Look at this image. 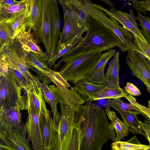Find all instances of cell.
Returning a JSON list of instances; mask_svg holds the SVG:
<instances>
[{
    "mask_svg": "<svg viewBox=\"0 0 150 150\" xmlns=\"http://www.w3.org/2000/svg\"><path fill=\"white\" fill-rule=\"evenodd\" d=\"M110 139L116 141V136L104 110L90 101L80 105L78 111L75 112L70 149L100 150Z\"/></svg>",
    "mask_w": 150,
    "mask_h": 150,
    "instance_id": "cell-1",
    "label": "cell"
},
{
    "mask_svg": "<svg viewBox=\"0 0 150 150\" xmlns=\"http://www.w3.org/2000/svg\"><path fill=\"white\" fill-rule=\"evenodd\" d=\"M87 15L86 35L55 63L54 66L55 69H59L67 58L84 51L98 49L103 52L120 46L121 41L111 29L97 19Z\"/></svg>",
    "mask_w": 150,
    "mask_h": 150,
    "instance_id": "cell-2",
    "label": "cell"
},
{
    "mask_svg": "<svg viewBox=\"0 0 150 150\" xmlns=\"http://www.w3.org/2000/svg\"><path fill=\"white\" fill-rule=\"evenodd\" d=\"M102 52L99 49H93L70 57L63 62L59 72L66 81L74 84L84 78L96 64Z\"/></svg>",
    "mask_w": 150,
    "mask_h": 150,
    "instance_id": "cell-3",
    "label": "cell"
},
{
    "mask_svg": "<svg viewBox=\"0 0 150 150\" xmlns=\"http://www.w3.org/2000/svg\"><path fill=\"white\" fill-rule=\"evenodd\" d=\"M81 9L87 15L98 20L111 29L119 38L121 44L119 47L124 52L129 50L139 52L133 42L134 35L120 25L117 21L111 16L109 18L101 10L95 6L91 0H79Z\"/></svg>",
    "mask_w": 150,
    "mask_h": 150,
    "instance_id": "cell-4",
    "label": "cell"
},
{
    "mask_svg": "<svg viewBox=\"0 0 150 150\" xmlns=\"http://www.w3.org/2000/svg\"><path fill=\"white\" fill-rule=\"evenodd\" d=\"M2 73L0 79V107L25 110L26 97L22 94V88L7 71Z\"/></svg>",
    "mask_w": 150,
    "mask_h": 150,
    "instance_id": "cell-5",
    "label": "cell"
},
{
    "mask_svg": "<svg viewBox=\"0 0 150 150\" xmlns=\"http://www.w3.org/2000/svg\"><path fill=\"white\" fill-rule=\"evenodd\" d=\"M0 62L5 65V69L8 68L20 72L30 83L34 75L29 72L25 63V54L21 44L16 38L10 45L4 47L0 55Z\"/></svg>",
    "mask_w": 150,
    "mask_h": 150,
    "instance_id": "cell-6",
    "label": "cell"
},
{
    "mask_svg": "<svg viewBox=\"0 0 150 150\" xmlns=\"http://www.w3.org/2000/svg\"><path fill=\"white\" fill-rule=\"evenodd\" d=\"M62 8L64 12V23L56 54L76 38L82 37L87 30L75 14L67 7Z\"/></svg>",
    "mask_w": 150,
    "mask_h": 150,
    "instance_id": "cell-7",
    "label": "cell"
},
{
    "mask_svg": "<svg viewBox=\"0 0 150 150\" xmlns=\"http://www.w3.org/2000/svg\"><path fill=\"white\" fill-rule=\"evenodd\" d=\"M59 104L61 115L55 150H69L74 125L75 111L65 100Z\"/></svg>",
    "mask_w": 150,
    "mask_h": 150,
    "instance_id": "cell-8",
    "label": "cell"
},
{
    "mask_svg": "<svg viewBox=\"0 0 150 150\" xmlns=\"http://www.w3.org/2000/svg\"><path fill=\"white\" fill-rule=\"evenodd\" d=\"M126 62L132 74L140 80L150 92V61L137 51H127Z\"/></svg>",
    "mask_w": 150,
    "mask_h": 150,
    "instance_id": "cell-9",
    "label": "cell"
},
{
    "mask_svg": "<svg viewBox=\"0 0 150 150\" xmlns=\"http://www.w3.org/2000/svg\"><path fill=\"white\" fill-rule=\"evenodd\" d=\"M40 113L39 118L42 130L44 150H55L57 135L53 120L47 108L43 95L40 99Z\"/></svg>",
    "mask_w": 150,
    "mask_h": 150,
    "instance_id": "cell-10",
    "label": "cell"
},
{
    "mask_svg": "<svg viewBox=\"0 0 150 150\" xmlns=\"http://www.w3.org/2000/svg\"><path fill=\"white\" fill-rule=\"evenodd\" d=\"M94 4L107 15L112 17L120 22L125 28L132 32L147 45H150L139 28L136 21V17L132 10L127 13L116 9L115 8H110V9H107L100 5L94 3Z\"/></svg>",
    "mask_w": 150,
    "mask_h": 150,
    "instance_id": "cell-11",
    "label": "cell"
},
{
    "mask_svg": "<svg viewBox=\"0 0 150 150\" xmlns=\"http://www.w3.org/2000/svg\"><path fill=\"white\" fill-rule=\"evenodd\" d=\"M28 113L25 127L28 138L35 150H44L43 136L39 116L33 107L26 104Z\"/></svg>",
    "mask_w": 150,
    "mask_h": 150,
    "instance_id": "cell-12",
    "label": "cell"
},
{
    "mask_svg": "<svg viewBox=\"0 0 150 150\" xmlns=\"http://www.w3.org/2000/svg\"><path fill=\"white\" fill-rule=\"evenodd\" d=\"M52 81L50 79H45L41 83L40 87L45 102L50 104L52 114L53 121L57 136L60 121L61 115L57 106L64 100L59 93L54 85H49Z\"/></svg>",
    "mask_w": 150,
    "mask_h": 150,
    "instance_id": "cell-13",
    "label": "cell"
},
{
    "mask_svg": "<svg viewBox=\"0 0 150 150\" xmlns=\"http://www.w3.org/2000/svg\"><path fill=\"white\" fill-rule=\"evenodd\" d=\"M116 52V50L112 48L102 53L96 64L87 74L84 78L91 83L104 85V72L105 66Z\"/></svg>",
    "mask_w": 150,
    "mask_h": 150,
    "instance_id": "cell-14",
    "label": "cell"
},
{
    "mask_svg": "<svg viewBox=\"0 0 150 150\" xmlns=\"http://www.w3.org/2000/svg\"><path fill=\"white\" fill-rule=\"evenodd\" d=\"M50 0H42V22L38 29L34 32L36 40L41 42L45 47H50L52 45L50 28Z\"/></svg>",
    "mask_w": 150,
    "mask_h": 150,
    "instance_id": "cell-15",
    "label": "cell"
},
{
    "mask_svg": "<svg viewBox=\"0 0 150 150\" xmlns=\"http://www.w3.org/2000/svg\"><path fill=\"white\" fill-rule=\"evenodd\" d=\"M25 125L22 122L20 110L0 107V131L4 134L13 128H20Z\"/></svg>",
    "mask_w": 150,
    "mask_h": 150,
    "instance_id": "cell-16",
    "label": "cell"
},
{
    "mask_svg": "<svg viewBox=\"0 0 150 150\" xmlns=\"http://www.w3.org/2000/svg\"><path fill=\"white\" fill-rule=\"evenodd\" d=\"M47 76L56 85L59 93L75 112L78 111L80 105L85 103V101L72 87H71V89H68L63 83L55 79L51 72Z\"/></svg>",
    "mask_w": 150,
    "mask_h": 150,
    "instance_id": "cell-17",
    "label": "cell"
},
{
    "mask_svg": "<svg viewBox=\"0 0 150 150\" xmlns=\"http://www.w3.org/2000/svg\"><path fill=\"white\" fill-rule=\"evenodd\" d=\"M49 10L52 51L54 52L57 49L61 32L60 14L57 0H50Z\"/></svg>",
    "mask_w": 150,
    "mask_h": 150,
    "instance_id": "cell-18",
    "label": "cell"
},
{
    "mask_svg": "<svg viewBox=\"0 0 150 150\" xmlns=\"http://www.w3.org/2000/svg\"><path fill=\"white\" fill-rule=\"evenodd\" d=\"M25 51L31 52L42 60L46 62L49 58L37 43L34 38L33 33L30 30H25L16 37Z\"/></svg>",
    "mask_w": 150,
    "mask_h": 150,
    "instance_id": "cell-19",
    "label": "cell"
},
{
    "mask_svg": "<svg viewBox=\"0 0 150 150\" xmlns=\"http://www.w3.org/2000/svg\"><path fill=\"white\" fill-rule=\"evenodd\" d=\"M25 63L28 70L35 72L41 81L50 79L47 76L50 73L51 69L49 68L46 62L40 59L31 52L25 51Z\"/></svg>",
    "mask_w": 150,
    "mask_h": 150,
    "instance_id": "cell-20",
    "label": "cell"
},
{
    "mask_svg": "<svg viewBox=\"0 0 150 150\" xmlns=\"http://www.w3.org/2000/svg\"><path fill=\"white\" fill-rule=\"evenodd\" d=\"M27 133L25 125L22 128L10 129L4 134L15 150H30V145L26 137Z\"/></svg>",
    "mask_w": 150,
    "mask_h": 150,
    "instance_id": "cell-21",
    "label": "cell"
},
{
    "mask_svg": "<svg viewBox=\"0 0 150 150\" xmlns=\"http://www.w3.org/2000/svg\"><path fill=\"white\" fill-rule=\"evenodd\" d=\"M29 3L30 15L27 20L26 30L37 31L42 22V0H27Z\"/></svg>",
    "mask_w": 150,
    "mask_h": 150,
    "instance_id": "cell-22",
    "label": "cell"
},
{
    "mask_svg": "<svg viewBox=\"0 0 150 150\" xmlns=\"http://www.w3.org/2000/svg\"><path fill=\"white\" fill-rule=\"evenodd\" d=\"M120 52H116L113 59L109 63L108 68L104 74L105 85L109 88H120L119 72Z\"/></svg>",
    "mask_w": 150,
    "mask_h": 150,
    "instance_id": "cell-23",
    "label": "cell"
},
{
    "mask_svg": "<svg viewBox=\"0 0 150 150\" xmlns=\"http://www.w3.org/2000/svg\"><path fill=\"white\" fill-rule=\"evenodd\" d=\"M29 3L24 0L17 4L6 6L0 1V22L13 19L20 14L29 11Z\"/></svg>",
    "mask_w": 150,
    "mask_h": 150,
    "instance_id": "cell-24",
    "label": "cell"
},
{
    "mask_svg": "<svg viewBox=\"0 0 150 150\" xmlns=\"http://www.w3.org/2000/svg\"><path fill=\"white\" fill-rule=\"evenodd\" d=\"M29 15V11H28L13 19L0 22L15 39L21 32L26 30L28 18Z\"/></svg>",
    "mask_w": 150,
    "mask_h": 150,
    "instance_id": "cell-25",
    "label": "cell"
},
{
    "mask_svg": "<svg viewBox=\"0 0 150 150\" xmlns=\"http://www.w3.org/2000/svg\"><path fill=\"white\" fill-rule=\"evenodd\" d=\"M73 89L86 102L91 95L93 93L102 90L107 87L104 85L97 84L91 83L85 78H83L75 82Z\"/></svg>",
    "mask_w": 150,
    "mask_h": 150,
    "instance_id": "cell-26",
    "label": "cell"
},
{
    "mask_svg": "<svg viewBox=\"0 0 150 150\" xmlns=\"http://www.w3.org/2000/svg\"><path fill=\"white\" fill-rule=\"evenodd\" d=\"M109 104L110 106L114 108L118 111L120 115L124 122L128 126L129 131L134 134L142 135L146 138L145 134L141 129L140 120L138 119L137 114L122 110L110 100L109 101Z\"/></svg>",
    "mask_w": 150,
    "mask_h": 150,
    "instance_id": "cell-27",
    "label": "cell"
},
{
    "mask_svg": "<svg viewBox=\"0 0 150 150\" xmlns=\"http://www.w3.org/2000/svg\"><path fill=\"white\" fill-rule=\"evenodd\" d=\"M128 94L126 91L121 88H109L95 92L90 96L89 101L91 102L103 99H114L125 97Z\"/></svg>",
    "mask_w": 150,
    "mask_h": 150,
    "instance_id": "cell-28",
    "label": "cell"
},
{
    "mask_svg": "<svg viewBox=\"0 0 150 150\" xmlns=\"http://www.w3.org/2000/svg\"><path fill=\"white\" fill-rule=\"evenodd\" d=\"M105 112L116 131L117 141H121L128 135L129 132L128 126L119 119L114 111L110 110L109 108L105 109Z\"/></svg>",
    "mask_w": 150,
    "mask_h": 150,
    "instance_id": "cell-29",
    "label": "cell"
},
{
    "mask_svg": "<svg viewBox=\"0 0 150 150\" xmlns=\"http://www.w3.org/2000/svg\"><path fill=\"white\" fill-rule=\"evenodd\" d=\"M113 150H148L150 145L141 144L136 136L125 142L114 141L111 145Z\"/></svg>",
    "mask_w": 150,
    "mask_h": 150,
    "instance_id": "cell-30",
    "label": "cell"
},
{
    "mask_svg": "<svg viewBox=\"0 0 150 150\" xmlns=\"http://www.w3.org/2000/svg\"><path fill=\"white\" fill-rule=\"evenodd\" d=\"M83 38L82 36L76 38L73 42L68 44L65 48L59 51L53 57L49 59L47 61L46 63L49 68L51 69L60 57H62L74 47L82 40Z\"/></svg>",
    "mask_w": 150,
    "mask_h": 150,
    "instance_id": "cell-31",
    "label": "cell"
},
{
    "mask_svg": "<svg viewBox=\"0 0 150 150\" xmlns=\"http://www.w3.org/2000/svg\"><path fill=\"white\" fill-rule=\"evenodd\" d=\"M136 19L140 22L142 29L140 30L148 42L150 44V19L149 16L145 17L140 12H138Z\"/></svg>",
    "mask_w": 150,
    "mask_h": 150,
    "instance_id": "cell-32",
    "label": "cell"
},
{
    "mask_svg": "<svg viewBox=\"0 0 150 150\" xmlns=\"http://www.w3.org/2000/svg\"><path fill=\"white\" fill-rule=\"evenodd\" d=\"M110 100L122 110L134 113L137 115H141L147 120L146 116L142 111L133 105L124 102L121 98L112 99Z\"/></svg>",
    "mask_w": 150,
    "mask_h": 150,
    "instance_id": "cell-33",
    "label": "cell"
},
{
    "mask_svg": "<svg viewBox=\"0 0 150 150\" xmlns=\"http://www.w3.org/2000/svg\"><path fill=\"white\" fill-rule=\"evenodd\" d=\"M7 71L11 76L16 83L22 88H23L26 91L29 89L30 83L20 72L10 68H8Z\"/></svg>",
    "mask_w": 150,
    "mask_h": 150,
    "instance_id": "cell-34",
    "label": "cell"
},
{
    "mask_svg": "<svg viewBox=\"0 0 150 150\" xmlns=\"http://www.w3.org/2000/svg\"><path fill=\"white\" fill-rule=\"evenodd\" d=\"M133 42L139 52L150 61V45H148L134 35Z\"/></svg>",
    "mask_w": 150,
    "mask_h": 150,
    "instance_id": "cell-35",
    "label": "cell"
},
{
    "mask_svg": "<svg viewBox=\"0 0 150 150\" xmlns=\"http://www.w3.org/2000/svg\"><path fill=\"white\" fill-rule=\"evenodd\" d=\"M127 99L130 104L133 105L142 111L146 116L147 120L150 121V107L147 108L137 103L136 98L128 94L125 97Z\"/></svg>",
    "mask_w": 150,
    "mask_h": 150,
    "instance_id": "cell-36",
    "label": "cell"
},
{
    "mask_svg": "<svg viewBox=\"0 0 150 150\" xmlns=\"http://www.w3.org/2000/svg\"><path fill=\"white\" fill-rule=\"evenodd\" d=\"M14 40L4 25L0 22V40L4 46L11 44Z\"/></svg>",
    "mask_w": 150,
    "mask_h": 150,
    "instance_id": "cell-37",
    "label": "cell"
},
{
    "mask_svg": "<svg viewBox=\"0 0 150 150\" xmlns=\"http://www.w3.org/2000/svg\"><path fill=\"white\" fill-rule=\"evenodd\" d=\"M0 149L1 150H14L11 143L7 139L4 134L0 131Z\"/></svg>",
    "mask_w": 150,
    "mask_h": 150,
    "instance_id": "cell-38",
    "label": "cell"
},
{
    "mask_svg": "<svg viewBox=\"0 0 150 150\" xmlns=\"http://www.w3.org/2000/svg\"><path fill=\"white\" fill-rule=\"evenodd\" d=\"M125 89L128 94L132 96H139L141 94L139 90L133 84L129 82L127 83Z\"/></svg>",
    "mask_w": 150,
    "mask_h": 150,
    "instance_id": "cell-39",
    "label": "cell"
},
{
    "mask_svg": "<svg viewBox=\"0 0 150 150\" xmlns=\"http://www.w3.org/2000/svg\"><path fill=\"white\" fill-rule=\"evenodd\" d=\"M141 129L146 135V138L149 142H150V121L145 120L144 122L139 121Z\"/></svg>",
    "mask_w": 150,
    "mask_h": 150,
    "instance_id": "cell-40",
    "label": "cell"
},
{
    "mask_svg": "<svg viewBox=\"0 0 150 150\" xmlns=\"http://www.w3.org/2000/svg\"><path fill=\"white\" fill-rule=\"evenodd\" d=\"M139 12L146 14L147 11H150V0H143L139 1Z\"/></svg>",
    "mask_w": 150,
    "mask_h": 150,
    "instance_id": "cell-41",
    "label": "cell"
},
{
    "mask_svg": "<svg viewBox=\"0 0 150 150\" xmlns=\"http://www.w3.org/2000/svg\"><path fill=\"white\" fill-rule=\"evenodd\" d=\"M50 72L52 75L55 79L63 83L67 88L71 87L70 84L62 77L60 74L59 71H56L51 69Z\"/></svg>",
    "mask_w": 150,
    "mask_h": 150,
    "instance_id": "cell-42",
    "label": "cell"
},
{
    "mask_svg": "<svg viewBox=\"0 0 150 150\" xmlns=\"http://www.w3.org/2000/svg\"><path fill=\"white\" fill-rule=\"evenodd\" d=\"M128 1L131 2L132 3L131 6L136 10L138 12H139V0H128Z\"/></svg>",
    "mask_w": 150,
    "mask_h": 150,
    "instance_id": "cell-43",
    "label": "cell"
},
{
    "mask_svg": "<svg viewBox=\"0 0 150 150\" xmlns=\"http://www.w3.org/2000/svg\"><path fill=\"white\" fill-rule=\"evenodd\" d=\"M62 6H66L68 4L72 3L75 0H57Z\"/></svg>",
    "mask_w": 150,
    "mask_h": 150,
    "instance_id": "cell-44",
    "label": "cell"
},
{
    "mask_svg": "<svg viewBox=\"0 0 150 150\" xmlns=\"http://www.w3.org/2000/svg\"><path fill=\"white\" fill-rule=\"evenodd\" d=\"M108 5L110 8H115V5L111 0H100Z\"/></svg>",
    "mask_w": 150,
    "mask_h": 150,
    "instance_id": "cell-45",
    "label": "cell"
},
{
    "mask_svg": "<svg viewBox=\"0 0 150 150\" xmlns=\"http://www.w3.org/2000/svg\"><path fill=\"white\" fill-rule=\"evenodd\" d=\"M4 47L3 45L0 40V55L2 52Z\"/></svg>",
    "mask_w": 150,
    "mask_h": 150,
    "instance_id": "cell-46",
    "label": "cell"
},
{
    "mask_svg": "<svg viewBox=\"0 0 150 150\" xmlns=\"http://www.w3.org/2000/svg\"><path fill=\"white\" fill-rule=\"evenodd\" d=\"M2 74V73L0 71V76Z\"/></svg>",
    "mask_w": 150,
    "mask_h": 150,
    "instance_id": "cell-47",
    "label": "cell"
},
{
    "mask_svg": "<svg viewBox=\"0 0 150 150\" xmlns=\"http://www.w3.org/2000/svg\"><path fill=\"white\" fill-rule=\"evenodd\" d=\"M19 1H23V0H18Z\"/></svg>",
    "mask_w": 150,
    "mask_h": 150,
    "instance_id": "cell-48",
    "label": "cell"
},
{
    "mask_svg": "<svg viewBox=\"0 0 150 150\" xmlns=\"http://www.w3.org/2000/svg\"><path fill=\"white\" fill-rule=\"evenodd\" d=\"M1 75L0 76V78H1Z\"/></svg>",
    "mask_w": 150,
    "mask_h": 150,
    "instance_id": "cell-49",
    "label": "cell"
},
{
    "mask_svg": "<svg viewBox=\"0 0 150 150\" xmlns=\"http://www.w3.org/2000/svg\"><path fill=\"white\" fill-rule=\"evenodd\" d=\"M0 150H1V149H0Z\"/></svg>",
    "mask_w": 150,
    "mask_h": 150,
    "instance_id": "cell-50",
    "label": "cell"
}]
</instances>
